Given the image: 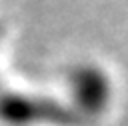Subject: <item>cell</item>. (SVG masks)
<instances>
[{
	"instance_id": "cell-1",
	"label": "cell",
	"mask_w": 128,
	"mask_h": 126,
	"mask_svg": "<svg viewBox=\"0 0 128 126\" xmlns=\"http://www.w3.org/2000/svg\"><path fill=\"white\" fill-rule=\"evenodd\" d=\"M0 120L10 126H30V124L80 126L84 124V114H80L76 106H66L54 98L2 88Z\"/></svg>"
},
{
	"instance_id": "cell-2",
	"label": "cell",
	"mask_w": 128,
	"mask_h": 126,
	"mask_svg": "<svg viewBox=\"0 0 128 126\" xmlns=\"http://www.w3.org/2000/svg\"><path fill=\"white\" fill-rule=\"evenodd\" d=\"M70 86L76 110L84 116L100 112L110 102V82L104 72L94 66L78 68L70 78Z\"/></svg>"
}]
</instances>
